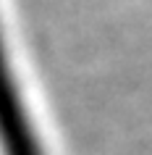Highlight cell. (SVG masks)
Masks as SVG:
<instances>
[{"instance_id": "6da1fadb", "label": "cell", "mask_w": 152, "mask_h": 155, "mask_svg": "<svg viewBox=\"0 0 152 155\" xmlns=\"http://www.w3.org/2000/svg\"><path fill=\"white\" fill-rule=\"evenodd\" d=\"M0 155H45L0 29Z\"/></svg>"}]
</instances>
